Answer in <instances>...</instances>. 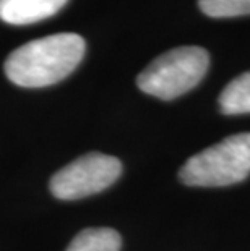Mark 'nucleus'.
Returning a JSON list of instances; mask_svg holds the SVG:
<instances>
[{"mask_svg": "<svg viewBox=\"0 0 250 251\" xmlns=\"http://www.w3.org/2000/svg\"><path fill=\"white\" fill-rule=\"evenodd\" d=\"M86 50L82 36L58 33L29 41L5 60V75L21 88H44L62 81L75 68Z\"/></svg>", "mask_w": 250, "mask_h": 251, "instance_id": "f257e3e1", "label": "nucleus"}, {"mask_svg": "<svg viewBox=\"0 0 250 251\" xmlns=\"http://www.w3.org/2000/svg\"><path fill=\"white\" fill-rule=\"evenodd\" d=\"M210 54L203 47H175L156 57L137 78L143 93L163 100L179 98L194 89L205 78Z\"/></svg>", "mask_w": 250, "mask_h": 251, "instance_id": "f03ea898", "label": "nucleus"}, {"mask_svg": "<svg viewBox=\"0 0 250 251\" xmlns=\"http://www.w3.org/2000/svg\"><path fill=\"white\" fill-rule=\"evenodd\" d=\"M250 175V131L224 138L195 154L179 170L189 186H227Z\"/></svg>", "mask_w": 250, "mask_h": 251, "instance_id": "7ed1b4c3", "label": "nucleus"}, {"mask_svg": "<svg viewBox=\"0 0 250 251\" xmlns=\"http://www.w3.org/2000/svg\"><path fill=\"white\" fill-rule=\"evenodd\" d=\"M120 174L122 164L117 157L89 152L58 170L51 180V191L58 200H82L109 188Z\"/></svg>", "mask_w": 250, "mask_h": 251, "instance_id": "20e7f679", "label": "nucleus"}, {"mask_svg": "<svg viewBox=\"0 0 250 251\" xmlns=\"http://www.w3.org/2000/svg\"><path fill=\"white\" fill-rule=\"evenodd\" d=\"M68 0H0V20L8 25H33L56 15Z\"/></svg>", "mask_w": 250, "mask_h": 251, "instance_id": "39448f33", "label": "nucleus"}, {"mask_svg": "<svg viewBox=\"0 0 250 251\" xmlns=\"http://www.w3.org/2000/svg\"><path fill=\"white\" fill-rule=\"evenodd\" d=\"M119 232L109 227H93L80 232L65 251H120Z\"/></svg>", "mask_w": 250, "mask_h": 251, "instance_id": "423d86ee", "label": "nucleus"}, {"mask_svg": "<svg viewBox=\"0 0 250 251\" xmlns=\"http://www.w3.org/2000/svg\"><path fill=\"white\" fill-rule=\"evenodd\" d=\"M220 109L224 115L250 114V72L239 75L222 89Z\"/></svg>", "mask_w": 250, "mask_h": 251, "instance_id": "0eeeda50", "label": "nucleus"}, {"mask_svg": "<svg viewBox=\"0 0 250 251\" xmlns=\"http://www.w3.org/2000/svg\"><path fill=\"white\" fill-rule=\"evenodd\" d=\"M200 10L211 18L250 15V0H198Z\"/></svg>", "mask_w": 250, "mask_h": 251, "instance_id": "6e6552de", "label": "nucleus"}]
</instances>
